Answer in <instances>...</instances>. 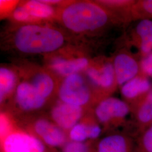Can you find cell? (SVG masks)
Here are the masks:
<instances>
[{"label":"cell","mask_w":152,"mask_h":152,"mask_svg":"<svg viewBox=\"0 0 152 152\" xmlns=\"http://www.w3.org/2000/svg\"><path fill=\"white\" fill-rule=\"evenodd\" d=\"M68 140L76 142L88 141L87 126L83 119L75 125L67 133Z\"/></svg>","instance_id":"21"},{"label":"cell","mask_w":152,"mask_h":152,"mask_svg":"<svg viewBox=\"0 0 152 152\" xmlns=\"http://www.w3.org/2000/svg\"><path fill=\"white\" fill-rule=\"evenodd\" d=\"M26 130L37 136L48 147L54 149L61 148L69 140L67 132L45 117H38L29 122Z\"/></svg>","instance_id":"6"},{"label":"cell","mask_w":152,"mask_h":152,"mask_svg":"<svg viewBox=\"0 0 152 152\" xmlns=\"http://www.w3.org/2000/svg\"><path fill=\"white\" fill-rule=\"evenodd\" d=\"M131 18L138 20L152 19V0L136 1L132 6Z\"/></svg>","instance_id":"19"},{"label":"cell","mask_w":152,"mask_h":152,"mask_svg":"<svg viewBox=\"0 0 152 152\" xmlns=\"http://www.w3.org/2000/svg\"><path fill=\"white\" fill-rule=\"evenodd\" d=\"M60 19L65 28L77 34H88L103 29L110 14L97 2L82 1L69 3L61 9Z\"/></svg>","instance_id":"1"},{"label":"cell","mask_w":152,"mask_h":152,"mask_svg":"<svg viewBox=\"0 0 152 152\" xmlns=\"http://www.w3.org/2000/svg\"><path fill=\"white\" fill-rule=\"evenodd\" d=\"M131 109L134 120L132 135L137 138L152 124V90Z\"/></svg>","instance_id":"12"},{"label":"cell","mask_w":152,"mask_h":152,"mask_svg":"<svg viewBox=\"0 0 152 152\" xmlns=\"http://www.w3.org/2000/svg\"><path fill=\"white\" fill-rule=\"evenodd\" d=\"M85 112V109L58 102L50 111V120L66 132L81 121Z\"/></svg>","instance_id":"9"},{"label":"cell","mask_w":152,"mask_h":152,"mask_svg":"<svg viewBox=\"0 0 152 152\" xmlns=\"http://www.w3.org/2000/svg\"><path fill=\"white\" fill-rule=\"evenodd\" d=\"M95 142H76L68 140L61 148V152H94Z\"/></svg>","instance_id":"22"},{"label":"cell","mask_w":152,"mask_h":152,"mask_svg":"<svg viewBox=\"0 0 152 152\" xmlns=\"http://www.w3.org/2000/svg\"><path fill=\"white\" fill-rule=\"evenodd\" d=\"M15 49L28 54H43L55 52L65 44V37L55 28L27 24L18 28L13 35Z\"/></svg>","instance_id":"2"},{"label":"cell","mask_w":152,"mask_h":152,"mask_svg":"<svg viewBox=\"0 0 152 152\" xmlns=\"http://www.w3.org/2000/svg\"><path fill=\"white\" fill-rule=\"evenodd\" d=\"M42 1L45 3L51 6L56 5L58 4H60L61 2V1H58V0H42Z\"/></svg>","instance_id":"27"},{"label":"cell","mask_w":152,"mask_h":152,"mask_svg":"<svg viewBox=\"0 0 152 152\" xmlns=\"http://www.w3.org/2000/svg\"><path fill=\"white\" fill-rule=\"evenodd\" d=\"M131 112L130 106L124 100L108 96L95 104L92 114L105 134L117 131V128L125 125L126 118Z\"/></svg>","instance_id":"3"},{"label":"cell","mask_w":152,"mask_h":152,"mask_svg":"<svg viewBox=\"0 0 152 152\" xmlns=\"http://www.w3.org/2000/svg\"><path fill=\"white\" fill-rule=\"evenodd\" d=\"M29 82L36 90L47 100L51 98L54 92V79L46 72L39 71L34 73Z\"/></svg>","instance_id":"15"},{"label":"cell","mask_w":152,"mask_h":152,"mask_svg":"<svg viewBox=\"0 0 152 152\" xmlns=\"http://www.w3.org/2000/svg\"><path fill=\"white\" fill-rule=\"evenodd\" d=\"M113 64L117 84L121 86L140 73V64L127 53H121L117 55Z\"/></svg>","instance_id":"11"},{"label":"cell","mask_w":152,"mask_h":152,"mask_svg":"<svg viewBox=\"0 0 152 152\" xmlns=\"http://www.w3.org/2000/svg\"><path fill=\"white\" fill-rule=\"evenodd\" d=\"M58 95L60 102L85 109L97 103L86 79L81 73L64 77L58 88Z\"/></svg>","instance_id":"4"},{"label":"cell","mask_w":152,"mask_h":152,"mask_svg":"<svg viewBox=\"0 0 152 152\" xmlns=\"http://www.w3.org/2000/svg\"><path fill=\"white\" fill-rule=\"evenodd\" d=\"M152 90V83L148 77L140 73L121 86V95L131 108L138 103Z\"/></svg>","instance_id":"10"},{"label":"cell","mask_w":152,"mask_h":152,"mask_svg":"<svg viewBox=\"0 0 152 152\" xmlns=\"http://www.w3.org/2000/svg\"><path fill=\"white\" fill-rule=\"evenodd\" d=\"M86 78L92 86L100 88V70L99 67L90 66L85 70Z\"/></svg>","instance_id":"24"},{"label":"cell","mask_w":152,"mask_h":152,"mask_svg":"<svg viewBox=\"0 0 152 152\" xmlns=\"http://www.w3.org/2000/svg\"><path fill=\"white\" fill-rule=\"evenodd\" d=\"M99 67L100 70V88L101 93L104 92L105 97L107 92L110 91L117 84L113 63L106 61Z\"/></svg>","instance_id":"18"},{"label":"cell","mask_w":152,"mask_h":152,"mask_svg":"<svg viewBox=\"0 0 152 152\" xmlns=\"http://www.w3.org/2000/svg\"><path fill=\"white\" fill-rule=\"evenodd\" d=\"M89 66V60L85 57L66 58L56 56L49 61L50 69L58 75L65 77L71 75L80 73Z\"/></svg>","instance_id":"13"},{"label":"cell","mask_w":152,"mask_h":152,"mask_svg":"<svg viewBox=\"0 0 152 152\" xmlns=\"http://www.w3.org/2000/svg\"><path fill=\"white\" fill-rule=\"evenodd\" d=\"M15 128L16 127L14 125L9 115L2 112L0 116V140L5 137Z\"/></svg>","instance_id":"23"},{"label":"cell","mask_w":152,"mask_h":152,"mask_svg":"<svg viewBox=\"0 0 152 152\" xmlns=\"http://www.w3.org/2000/svg\"><path fill=\"white\" fill-rule=\"evenodd\" d=\"M33 20L48 19L54 15L53 6L44 2L42 0H31L24 3Z\"/></svg>","instance_id":"17"},{"label":"cell","mask_w":152,"mask_h":152,"mask_svg":"<svg viewBox=\"0 0 152 152\" xmlns=\"http://www.w3.org/2000/svg\"><path fill=\"white\" fill-rule=\"evenodd\" d=\"M136 140L129 131L110 132L95 142L94 152H135Z\"/></svg>","instance_id":"7"},{"label":"cell","mask_w":152,"mask_h":152,"mask_svg":"<svg viewBox=\"0 0 152 152\" xmlns=\"http://www.w3.org/2000/svg\"><path fill=\"white\" fill-rule=\"evenodd\" d=\"M29 82L23 81L17 85L15 91L14 105L19 112L32 113L42 109L48 103Z\"/></svg>","instance_id":"8"},{"label":"cell","mask_w":152,"mask_h":152,"mask_svg":"<svg viewBox=\"0 0 152 152\" xmlns=\"http://www.w3.org/2000/svg\"><path fill=\"white\" fill-rule=\"evenodd\" d=\"M140 68L142 75L152 77V53L142 58L140 63Z\"/></svg>","instance_id":"26"},{"label":"cell","mask_w":152,"mask_h":152,"mask_svg":"<svg viewBox=\"0 0 152 152\" xmlns=\"http://www.w3.org/2000/svg\"><path fill=\"white\" fill-rule=\"evenodd\" d=\"M135 152H152V122L136 138Z\"/></svg>","instance_id":"20"},{"label":"cell","mask_w":152,"mask_h":152,"mask_svg":"<svg viewBox=\"0 0 152 152\" xmlns=\"http://www.w3.org/2000/svg\"><path fill=\"white\" fill-rule=\"evenodd\" d=\"M18 78L15 71L10 68L1 66L0 68V102L5 101L14 91L17 84Z\"/></svg>","instance_id":"16"},{"label":"cell","mask_w":152,"mask_h":152,"mask_svg":"<svg viewBox=\"0 0 152 152\" xmlns=\"http://www.w3.org/2000/svg\"><path fill=\"white\" fill-rule=\"evenodd\" d=\"M1 152H57L31 132L15 128L1 139Z\"/></svg>","instance_id":"5"},{"label":"cell","mask_w":152,"mask_h":152,"mask_svg":"<svg viewBox=\"0 0 152 152\" xmlns=\"http://www.w3.org/2000/svg\"><path fill=\"white\" fill-rule=\"evenodd\" d=\"M12 17L15 20L21 23H28L33 20L27 9L23 5L16 7L14 10Z\"/></svg>","instance_id":"25"},{"label":"cell","mask_w":152,"mask_h":152,"mask_svg":"<svg viewBox=\"0 0 152 152\" xmlns=\"http://www.w3.org/2000/svg\"><path fill=\"white\" fill-rule=\"evenodd\" d=\"M136 42L143 58L152 53V20H140L135 29Z\"/></svg>","instance_id":"14"}]
</instances>
